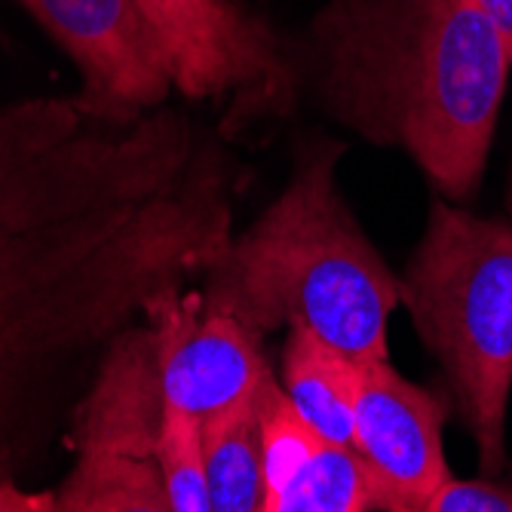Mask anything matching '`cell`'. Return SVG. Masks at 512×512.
<instances>
[{"label": "cell", "instance_id": "cell-10", "mask_svg": "<svg viewBox=\"0 0 512 512\" xmlns=\"http://www.w3.org/2000/svg\"><path fill=\"white\" fill-rule=\"evenodd\" d=\"M279 384L325 442L353 445L359 387L356 359L307 329H292L283 350V381Z\"/></svg>", "mask_w": 512, "mask_h": 512}, {"label": "cell", "instance_id": "cell-9", "mask_svg": "<svg viewBox=\"0 0 512 512\" xmlns=\"http://www.w3.org/2000/svg\"><path fill=\"white\" fill-rule=\"evenodd\" d=\"M445 402L405 381L387 362H359L356 436L384 497V512H424L433 491L451 479L445 448Z\"/></svg>", "mask_w": 512, "mask_h": 512}, {"label": "cell", "instance_id": "cell-4", "mask_svg": "<svg viewBox=\"0 0 512 512\" xmlns=\"http://www.w3.org/2000/svg\"><path fill=\"white\" fill-rule=\"evenodd\" d=\"M399 292L445 371L482 473L497 476L512 393V218H479L436 194Z\"/></svg>", "mask_w": 512, "mask_h": 512}, {"label": "cell", "instance_id": "cell-12", "mask_svg": "<svg viewBox=\"0 0 512 512\" xmlns=\"http://www.w3.org/2000/svg\"><path fill=\"white\" fill-rule=\"evenodd\" d=\"M384 509L381 485L353 445L322 442L279 488L264 512H371Z\"/></svg>", "mask_w": 512, "mask_h": 512}, {"label": "cell", "instance_id": "cell-2", "mask_svg": "<svg viewBox=\"0 0 512 512\" xmlns=\"http://www.w3.org/2000/svg\"><path fill=\"white\" fill-rule=\"evenodd\" d=\"M298 62L325 114L405 151L439 197H476L512 68L479 0H325Z\"/></svg>", "mask_w": 512, "mask_h": 512}, {"label": "cell", "instance_id": "cell-15", "mask_svg": "<svg viewBox=\"0 0 512 512\" xmlns=\"http://www.w3.org/2000/svg\"><path fill=\"white\" fill-rule=\"evenodd\" d=\"M424 512H512V485L497 482L494 476L479 479H445Z\"/></svg>", "mask_w": 512, "mask_h": 512}, {"label": "cell", "instance_id": "cell-7", "mask_svg": "<svg viewBox=\"0 0 512 512\" xmlns=\"http://www.w3.org/2000/svg\"><path fill=\"white\" fill-rule=\"evenodd\" d=\"M83 74V102L111 120H138L172 89L169 62L135 0H19Z\"/></svg>", "mask_w": 512, "mask_h": 512}, {"label": "cell", "instance_id": "cell-1", "mask_svg": "<svg viewBox=\"0 0 512 512\" xmlns=\"http://www.w3.org/2000/svg\"><path fill=\"white\" fill-rule=\"evenodd\" d=\"M230 160L181 111L0 102V482L50 457L111 344L234 237Z\"/></svg>", "mask_w": 512, "mask_h": 512}, {"label": "cell", "instance_id": "cell-6", "mask_svg": "<svg viewBox=\"0 0 512 512\" xmlns=\"http://www.w3.org/2000/svg\"><path fill=\"white\" fill-rule=\"evenodd\" d=\"M184 99L270 102L292 83L276 34L234 0H135Z\"/></svg>", "mask_w": 512, "mask_h": 512}, {"label": "cell", "instance_id": "cell-3", "mask_svg": "<svg viewBox=\"0 0 512 512\" xmlns=\"http://www.w3.org/2000/svg\"><path fill=\"white\" fill-rule=\"evenodd\" d=\"M341 157L335 138L301 151L289 188L203 273V304L255 335L289 325L356 362H378L402 292L338 194Z\"/></svg>", "mask_w": 512, "mask_h": 512}, {"label": "cell", "instance_id": "cell-17", "mask_svg": "<svg viewBox=\"0 0 512 512\" xmlns=\"http://www.w3.org/2000/svg\"><path fill=\"white\" fill-rule=\"evenodd\" d=\"M482 10L491 16V22L497 25L503 43H506V53L512 59V0H479Z\"/></svg>", "mask_w": 512, "mask_h": 512}, {"label": "cell", "instance_id": "cell-13", "mask_svg": "<svg viewBox=\"0 0 512 512\" xmlns=\"http://www.w3.org/2000/svg\"><path fill=\"white\" fill-rule=\"evenodd\" d=\"M255 414H258V439H261V463H264V482H267V500L283 488L310 454L325 442L307 417L292 405L289 393L267 371L264 381L255 390ZM264 500V509H267Z\"/></svg>", "mask_w": 512, "mask_h": 512}, {"label": "cell", "instance_id": "cell-16", "mask_svg": "<svg viewBox=\"0 0 512 512\" xmlns=\"http://www.w3.org/2000/svg\"><path fill=\"white\" fill-rule=\"evenodd\" d=\"M56 494L22 491L13 482H0V512H53Z\"/></svg>", "mask_w": 512, "mask_h": 512}, {"label": "cell", "instance_id": "cell-11", "mask_svg": "<svg viewBox=\"0 0 512 512\" xmlns=\"http://www.w3.org/2000/svg\"><path fill=\"white\" fill-rule=\"evenodd\" d=\"M203 457L212 512H264L267 482L255 396L203 417Z\"/></svg>", "mask_w": 512, "mask_h": 512}, {"label": "cell", "instance_id": "cell-8", "mask_svg": "<svg viewBox=\"0 0 512 512\" xmlns=\"http://www.w3.org/2000/svg\"><path fill=\"white\" fill-rule=\"evenodd\" d=\"M169 405L209 417L255 396L267 375L258 335L224 310H209L203 292L160 289L145 304Z\"/></svg>", "mask_w": 512, "mask_h": 512}, {"label": "cell", "instance_id": "cell-14", "mask_svg": "<svg viewBox=\"0 0 512 512\" xmlns=\"http://www.w3.org/2000/svg\"><path fill=\"white\" fill-rule=\"evenodd\" d=\"M157 463L169 497V512H212L203 457V417L166 402Z\"/></svg>", "mask_w": 512, "mask_h": 512}, {"label": "cell", "instance_id": "cell-18", "mask_svg": "<svg viewBox=\"0 0 512 512\" xmlns=\"http://www.w3.org/2000/svg\"><path fill=\"white\" fill-rule=\"evenodd\" d=\"M506 209H509V218H512V175H509V191H506Z\"/></svg>", "mask_w": 512, "mask_h": 512}, {"label": "cell", "instance_id": "cell-5", "mask_svg": "<svg viewBox=\"0 0 512 512\" xmlns=\"http://www.w3.org/2000/svg\"><path fill=\"white\" fill-rule=\"evenodd\" d=\"M163 384L148 329H126L74 411L77 467L56 494L65 512H169L157 448Z\"/></svg>", "mask_w": 512, "mask_h": 512}]
</instances>
